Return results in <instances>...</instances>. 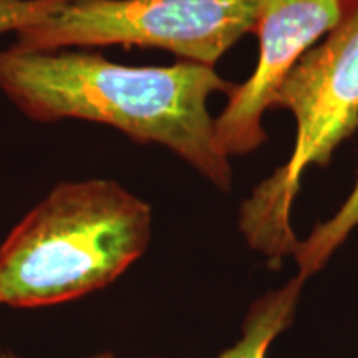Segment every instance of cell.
I'll list each match as a JSON object with an SVG mask.
<instances>
[{
    "mask_svg": "<svg viewBox=\"0 0 358 358\" xmlns=\"http://www.w3.org/2000/svg\"><path fill=\"white\" fill-rule=\"evenodd\" d=\"M345 0H261L254 34L259 64L231 90L214 129L226 156H244L267 141L262 116L277 87L306 53L342 19Z\"/></svg>",
    "mask_w": 358,
    "mask_h": 358,
    "instance_id": "obj_5",
    "label": "cell"
},
{
    "mask_svg": "<svg viewBox=\"0 0 358 358\" xmlns=\"http://www.w3.org/2000/svg\"><path fill=\"white\" fill-rule=\"evenodd\" d=\"M302 277H295L279 290H271L250 306L243 325V337L217 358H267L275 337L292 324L301 297Z\"/></svg>",
    "mask_w": 358,
    "mask_h": 358,
    "instance_id": "obj_6",
    "label": "cell"
},
{
    "mask_svg": "<svg viewBox=\"0 0 358 358\" xmlns=\"http://www.w3.org/2000/svg\"><path fill=\"white\" fill-rule=\"evenodd\" d=\"M272 106L292 111L295 145L287 163L241 206L239 227L250 248L280 264L301 244L290 213L303 173L310 164L325 168L358 128V0H345L342 19L285 75Z\"/></svg>",
    "mask_w": 358,
    "mask_h": 358,
    "instance_id": "obj_3",
    "label": "cell"
},
{
    "mask_svg": "<svg viewBox=\"0 0 358 358\" xmlns=\"http://www.w3.org/2000/svg\"><path fill=\"white\" fill-rule=\"evenodd\" d=\"M65 0H0V34L17 32L43 20Z\"/></svg>",
    "mask_w": 358,
    "mask_h": 358,
    "instance_id": "obj_8",
    "label": "cell"
},
{
    "mask_svg": "<svg viewBox=\"0 0 358 358\" xmlns=\"http://www.w3.org/2000/svg\"><path fill=\"white\" fill-rule=\"evenodd\" d=\"M151 208L111 179L60 182L0 245V306L34 308L96 292L138 261Z\"/></svg>",
    "mask_w": 358,
    "mask_h": 358,
    "instance_id": "obj_2",
    "label": "cell"
},
{
    "mask_svg": "<svg viewBox=\"0 0 358 358\" xmlns=\"http://www.w3.org/2000/svg\"><path fill=\"white\" fill-rule=\"evenodd\" d=\"M232 88L213 66L192 62L127 66L92 52L0 50V90L25 116L87 120L163 145L224 192L232 185L231 163L208 100Z\"/></svg>",
    "mask_w": 358,
    "mask_h": 358,
    "instance_id": "obj_1",
    "label": "cell"
},
{
    "mask_svg": "<svg viewBox=\"0 0 358 358\" xmlns=\"http://www.w3.org/2000/svg\"><path fill=\"white\" fill-rule=\"evenodd\" d=\"M261 0H65L43 20L17 30L24 52L78 47L159 48L213 66L254 32Z\"/></svg>",
    "mask_w": 358,
    "mask_h": 358,
    "instance_id": "obj_4",
    "label": "cell"
},
{
    "mask_svg": "<svg viewBox=\"0 0 358 358\" xmlns=\"http://www.w3.org/2000/svg\"><path fill=\"white\" fill-rule=\"evenodd\" d=\"M358 227V178L350 196L329 221L317 224L306 241H301L294 257L299 266V277L307 280L317 274L345 243L348 234Z\"/></svg>",
    "mask_w": 358,
    "mask_h": 358,
    "instance_id": "obj_7",
    "label": "cell"
},
{
    "mask_svg": "<svg viewBox=\"0 0 358 358\" xmlns=\"http://www.w3.org/2000/svg\"><path fill=\"white\" fill-rule=\"evenodd\" d=\"M0 358H20V357L13 355V353H0ZM88 358H113V355H111V353H100V355L88 357Z\"/></svg>",
    "mask_w": 358,
    "mask_h": 358,
    "instance_id": "obj_9",
    "label": "cell"
}]
</instances>
